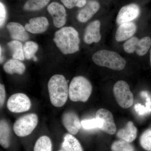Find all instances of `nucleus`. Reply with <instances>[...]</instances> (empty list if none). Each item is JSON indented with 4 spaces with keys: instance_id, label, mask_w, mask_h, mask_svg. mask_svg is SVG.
Listing matches in <instances>:
<instances>
[{
    "instance_id": "obj_24",
    "label": "nucleus",
    "mask_w": 151,
    "mask_h": 151,
    "mask_svg": "<svg viewBox=\"0 0 151 151\" xmlns=\"http://www.w3.org/2000/svg\"><path fill=\"white\" fill-rule=\"evenodd\" d=\"M34 151H52L51 140L47 136L40 137L36 142Z\"/></svg>"
},
{
    "instance_id": "obj_19",
    "label": "nucleus",
    "mask_w": 151,
    "mask_h": 151,
    "mask_svg": "<svg viewBox=\"0 0 151 151\" xmlns=\"http://www.w3.org/2000/svg\"><path fill=\"white\" fill-rule=\"evenodd\" d=\"M21 61L14 58L9 60L4 64V70L6 73L11 75L14 73L22 75L25 71L26 66Z\"/></svg>"
},
{
    "instance_id": "obj_8",
    "label": "nucleus",
    "mask_w": 151,
    "mask_h": 151,
    "mask_svg": "<svg viewBox=\"0 0 151 151\" xmlns=\"http://www.w3.org/2000/svg\"><path fill=\"white\" fill-rule=\"evenodd\" d=\"M7 106L8 109L12 113H22L29 110L31 107V102L25 94L16 93L9 97Z\"/></svg>"
},
{
    "instance_id": "obj_1",
    "label": "nucleus",
    "mask_w": 151,
    "mask_h": 151,
    "mask_svg": "<svg viewBox=\"0 0 151 151\" xmlns=\"http://www.w3.org/2000/svg\"><path fill=\"white\" fill-rule=\"evenodd\" d=\"M58 48L64 55L79 51L80 40L78 33L71 27H65L57 31L53 38Z\"/></svg>"
},
{
    "instance_id": "obj_9",
    "label": "nucleus",
    "mask_w": 151,
    "mask_h": 151,
    "mask_svg": "<svg viewBox=\"0 0 151 151\" xmlns=\"http://www.w3.org/2000/svg\"><path fill=\"white\" fill-rule=\"evenodd\" d=\"M47 11L53 20L55 27L61 28L66 22V12L62 5L55 2L51 3L47 8Z\"/></svg>"
},
{
    "instance_id": "obj_25",
    "label": "nucleus",
    "mask_w": 151,
    "mask_h": 151,
    "mask_svg": "<svg viewBox=\"0 0 151 151\" xmlns=\"http://www.w3.org/2000/svg\"><path fill=\"white\" fill-rule=\"evenodd\" d=\"M39 46L36 42L32 41H29L24 44L23 51L25 58L30 60L35 56L36 52L38 50Z\"/></svg>"
},
{
    "instance_id": "obj_14",
    "label": "nucleus",
    "mask_w": 151,
    "mask_h": 151,
    "mask_svg": "<svg viewBox=\"0 0 151 151\" xmlns=\"http://www.w3.org/2000/svg\"><path fill=\"white\" fill-rule=\"evenodd\" d=\"M100 8V4L96 0H88L85 6L78 12L77 19L81 22L90 19Z\"/></svg>"
},
{
    "instance_id": "obj_26",
    "label": "nucleus",
    "mask_w": 151,
    "mask_h": 151,
    "mask_svg": "<svg viewBox=\"0 0 151 151\" xmlns=\"http://www.w3.org/2000/svg\"><path fill=\"white\" fill-rule=\"evenodd\" d=\"M111 149L112 151H134V147L129 142L122 139L114 142Z\"/></svg>"
},
{
    "instance_id": "obj_13",
    "label": "nucleus",
    "mask_w": 151,
    "mask_h": 151,
    "mask_svg": "<svg viewBox=\"0 0 151 151\" xmlns=\"http://www.w3.org/2000/svg\"><path fill=\"white\" fill-rule=\"evenodd\" d=\"M49 23L48 19L44 17H36L30 19L29 22L25 25L27 32L38 34L43 33L48 28Z\"/></svg>"
},
{
    "instance_id": "obj_29",
    "label": "nucleus",
    "mask_w": 151,
    "mask_h": 151,
    "mask_svg": "<svg viewBox=\"0 0 151 151\" xmlns=\"http://www.w3.org/2000/svg\"><path fill=\"white\" fill-rule=\"evenodd\" d=\"M140 144L146 150L151 151V129L146 130L140 138Z\"/></svg>"
},
{
    "instance_id": "obj_22",
    "label": "nucleus",
    "mask_w": 151,
    "mask_h": 151,
    "mask_svg": "<svg viewBox=\"0 0 151 151\" xmlns=\"http://www.w3.org/2000/svg\"><path fill=\"white\" fill-rule=\"evenodd\" d=\"M7 45L12 52L13 58L20 60H24L23 46L19 41L12 40L9 42Z\"/></svg>"
},
{
    "instance_id": "obj_21",
    "label": "nucleus",
    "mask_w": 151,
    "mask_h": 151,
    "mask_svg": "<svg viewBox=\"0 0 151 151\" xmlns=\"http://www.w3.org/2000/svg\"><path fill=\"white\" fill-rule=\"evenodd\" d=\"M11 129L8 123L4 119L0 122V144L4 148H7L10 144Z\"/></svg>"
},
{
    "instance_id": "obj_32",
    "label": "nucleus",
    "mask_w": 151,
    "mask_h": 151,
    "mask_svg": "<svg viewBox=\"0 0 151 151\" xmlns=\"http://www.w3.org/2000/svg\"><path fill=\"white\" fill-rule=\"evenodd\" d=\"M6 98V91L4 84H0V105L2 108L4 104Z\"/></svg>"
},
{
    "instance_id": "obj_15",
    "label": "nucleus",
    "mask_w": 151,
    "mask_h": 151,
    "mask_svg": "<svg viewBox=\"0 0 151 151\" xmlns=\"http://www.w3.org/2000/svg\"><path fill=\"white\" fill-rule=\"evenodd\" d=\"M100 22L99 20L91 22L86 27L84 35V41L87 44L99 42L101 39Z\"/></svg>"
},
{
    "instance_id": "obj_10",
    "label": "nucleus",
    "mask_w": 151,
    "mask_h": 151,
    "mask_svg": "<svg viewBox=\"0 0 151 151\" xmlns=\"http://www.w3.org/2000/svg\"><path fill=\"white\" fill-rule=\"evenodd\" d=\"M140 9L139 6L135 4H130L124 6L119 11L116 22L118 24L131 22L139 17Z\"/></svg>"
},
{
    "instance_id": "obj_27",
    "label": "nucleus",
    "mask_w": 151,
    "mask_h": 151,
    "mask_svg": "<svg viewBox=\"0 0 151 151\" xmlns=\"http://www.w3.org/2000/svg\"><path fill=\"white\" fill-rule=\"evenodd\" d=\"M81 124L85 129H92L96 128L101 129L103 126V122L101 119L96 117L94 119L83 120L81 122Z\"/></svg>"
},
{
    "instance_id": "obj_36",
    "label": "nucleus",
    "mask_w": 151,
    "mask_h": 151,
    "mask_svg": "<svg viewBox=\"0 0 151 151\" xmlns=\"http://www.w3.org/2000/svg\"><path fill=\"white\" fill-rule=\"evenodd\" d=\"M58 151H64L63 150H60Z\"/></svg>"
},
{
    "instance_id": "obj_17",
    "label": "nucleus",
    "mask_w": 151,
    "mask_h": 151,
    "mask_svg": "<svg viewBox=\"0 0 151 151\" xmlns=\"http://www.w3.org/2000/svg\"><path fill=\"white\" fill-rule=\"evenodd\" d=\"M137 26L132 22L125 23L120 25L116 31V39L118 42L124 41L129 39L134 35Z\"/></svg>"
},
{
    "instance_id": "obj_37",
    "label": "nucleus",
    "mask_w": 151,
    "mask_h": 151,
    "mask_svg": "<svg viewBox=\"0 0 151 151\" xmlns=\"http://www.w3.org/2000/svg\"></svg>"
},
{
    "instance_id": "obj_20",
    "label": "nucleus",
    "mask_w": 151,
    "mask_h": 151,
    "mask_svg": "<svg viewBox=\"0 0 151 151\" xmlns=\"http://www.w3.org/2000/svg\"><path fill=\"white\" fill-rule=\"evenodd\" d=\"M62 150L64 151H83L82 147L76 138L70 134H66L63 138Z\"/></svg>"
},
{
    "instance_id": "obj_7",
    "label": "nucleus",
    "mask_w": 151,
    "mask_h": 151,
    "mask_svg": "<svg viewBox=\"0 0 151 151\" xmlns=\"http://www.w3.org/2000/svg\"><path fill=\"white\" fill-rule=\"evenodd\" d=\"M151 45V40L149 37H145L140 40L134 37L127 41L124 45L125 52L132 53L136 52L140 56L145 55L148 51Z\"/></svg>"
},
{
    "instance_id": "obj_4",
    "label": "nucleus",
    "mask_w": 151,
    "mask_h": 151,
    "mask_svg": "<svg viewBox=\"0 0 151 151\" xmlns=\"http://www.w3.org/2000/svg\"><path fill=\"white\" fill-rule=\"evenodd\" d=\"M92 60L96 65L120 70L124 69L126 61L123 58L115 52L102 50L93 55Z\"/></svg>"
},
{
    "instance_id": "obj_28",
    "label": "nucleus",
    "mask_w": 151,
    "mask_h": 151,
    "mask_svg": "<svg viewBox=\"0 0 151 151\" xmlns=\"http://www.w3.org/2000/svg\"><path fill=\"white\" fill-rule=\"evenodd\" d=\"M146 106L140 103L135 105L134 110L139 116H143L151 113V98L150 97L146 98Z\"/></svg>"
},
{
    "instance_id": "obj_33",
    "label": "nucleus",
    "mask_w": 151,
    "mask_h": 151,
    "mask_svg": "<svg viewBox=\"0 0 151 151\" xmlns=\"http://www.w3.org/2000/svg\"><path fill=\"white\" fill-rule=\"evenodd\" d=\"M140 94L141 96L142 97H146V98L150 97L148 93L146 91H142L141 92Z\"/></svg>"
},
{
    "instance_id": "obj_11",
    "label": "nucleus",
    "mask_w": 151,
    "mask_h": 151,
    "mask_svg": "<svg viewBox=\"0 0 151 151\" xmlns=\"http://www.w3.org/2000/svg\"><path fill=\"white\" fill-rule=\"evenodd\" d=\"M62 122L65 129L71 134H76L81 129V122L78 115L74 111H65L62 115Z\"/></svg>"
},
{
    "instance_id": "obj_5",
    "label": "nucleus",
    "mask_w": 151,
    "mask_h": 151,
    "mask_svg": "<svg viewBox=\"0 0 151 151\" xmlns=\"http://www.w3.org/2000/svg\"><path fill=\"white\" fill-rule=\"evenodd\" d=\"M38 118L35 113H29L21 116L14 124L13 130L17 136L24 137L28 136L35 129Z\"/></svg>"
},
{
    "instance_id": "obj_18",
    "label": "nucleus",
    "mask_w": 151,
    "mask_h": 151,
    "mask_svg": "<svg viewBox=\"0 0 151 151\" xmlns=\"http://www.w3.org/2000/svg\"><path fill=\"white\" fill-rule=\"evenodd\" d=\"M137 128L135 127L133 122L129 121L125 128L121 129L117 132L116 136L120 139L131 143L137 138Z\"/></svg>"
},
{
    "instance_id": "obj_31",
    "label": "nucleus",
    "mask_w": 151,
    "mask_h": 151,
    "mask_svg": "<svg viewBox=\"0 0 151 151\" xmlns=\"http://www.w3.org/2000/svg\"><path fill=\"white\" fill-rule=\"evenodd\" d=\"M7 12L5 6L3 3H0V27L1 28L6 19Z\"/></svg>"
},
{
    "instance_id": "obj_34",
    "label": "nucleus",
    "mask_w": 151,
    "mask_h": 151,
    "mask_svg": "<svg viewBox=\"0 0 151 151\" xmlns=\"http://www.w3.org/2000/svg\"><path fill=\"white\" fill-rule=\"evenodd\" d=\"M0 48H1V50H0V51H1V54H0V55H1V63H3V61H4V57H3L2 55L3 50L1 46Z\"/></svg>"
},
{
    "instance_id": "obj_3",
    "label": "nucleus",
    "mask_w": 151,
    "mask_h": 151,
    "mask_svg": "<svg viewBox=\"0 0 151 151\" xmlns=\"http://www.w3.org/2000/svg\"><path fill=\"white\" fill-rule=\"evenodd\" d=\"M92 87L90 81L83 76L72 79L69 86V97L73 102H86L92 94Z\"/></svg>"
},
{
    "instance_id": "obj_12",
    "label": "nucleus",
    "mask_w": 151,
    "mask_h": 151,
    "mask_svg": "<svg viewBox=\"0 0 151 151\" xmlns=\"http://www.w3.org/2000/svg\"><path fill=\"white\" fill-rule=\"evenodd\" d=\"M96 117L101 119L103 122L101 130L109 134L113 135L116 133L117 128L113 114L110 111L100 108L96 112Z\"/></svg>"
},
{
    "instance_id": "obj_30",
    "label": "nucleus",
    "mask_w": 151,
    "mask_h": 151,
    "mask_svg": "<svg viewBox=\"0 0 151 151\" xmlns=\"http://www.w3.org/2000/svg\"><path fill=\"white\" fill-rule=\"evenodd\" d=\"M67 8L73 9L75 7L82 8L86 5V0H60Z\"/></svg>"
},
{
    "instance_id": "obj_2",
    "label": "nucleus",
    "mask_w": 151,
    "mask_h": 151,
    "mask_svg": "<svg viewBox=\"0 0 151 151\" xmlns=\"http://www.w3.org/2000/svg\"><path fill=\"white\" fill-rule=\"evenodd\" d=\"M47 87L52 105L60 108L65 105L69 96V87L64 76L55 74L49 80Z\"/></svg>"
},
{
    "instance_id": "obj_23",
    "label": "nucleus",
    "mask_w": 151,
    "mask_h": 151,
    "mask_svg": "<svg viewBox=\"0 0 151 151\" xmlns=\"http://www.w3.org/2000/svg\"><path fill=\"white\" fill-rule=\"evenodd\" d=\"M50 0H27L23 8L25 11L34 12L40 10L48 4Z\"/></svg>"
},
{
    "instance_id": "obj_16",
    "label": "nucleus",
    "mask_w": 151,
    "mask_h": 151,
    "mask_svg": "<svg viewBox=\"0 0 151 151\" xmlns=\"http://www.w3.org/2000/svg\"><path fill=\"white\" fill-rule=\"evenodd\" d=\"M6 28L13 40L25 41L29 39L27 31L22 24L17 22H11L6 26Z\"/></svg>"
},
{
    "instance_id": "obj_6",
    "label": "nucleus",
    "mask_w": 151,
    "mask_h": 151,
    "mask_svg": "<svg viewBox=\"0 0 151 151\" xmlns=\"http://www.w3.org/2000/svg\"><path fill=\"white\" fill-rule=\"evenodd\" d=\"M113 91L117 103L122 108L127 109L133 105L134 95L126 81L123 80L117 81L113 87Z\"/></svg>"
},
{
    "instance_id": "obj_35",
    "label": "nucleus",
    "mask_w": 151,
    "mask_h": 151,
    "mask_svg": "<svg viewBox=\"0 0 151 151\" xmlns=\"http://www.w3.org/2000/svg\"><path fill=\"white\" fill-rule=\"evenodd\" d=\"M32 59H33V60H34V61H37V58L35 56Z\"/></svg>"
}]
</instances>
